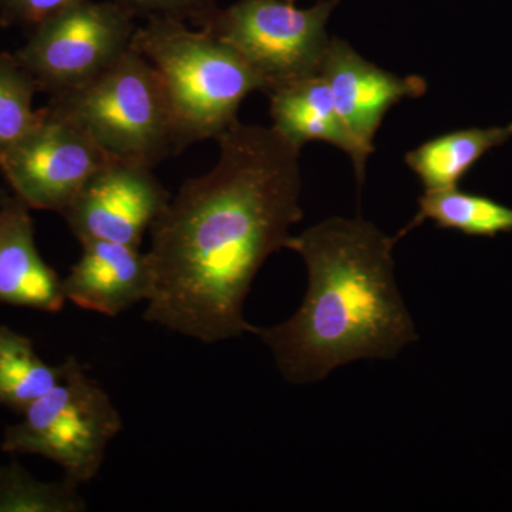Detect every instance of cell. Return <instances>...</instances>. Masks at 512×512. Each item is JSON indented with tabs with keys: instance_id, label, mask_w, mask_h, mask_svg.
<instances>
[{
	"instance_id": "6da1fadb",
	"label": "cell",
	"mask_w": 512,
	"mask_h": 512,
	"mask_svg": "<svg viewBox=\"0 0 512 512\" xmlns=\"http://www.w3.org/2000/svg\"><path fill=\"white\" fill-rule=\"evenodd\" d=\"M220 156L190 178L151 227L153 292L144 319L202 343L251 333L244 303L266 259L302 220L301 147L241 121Z\"/></svg>"
},
{
	"instance_id": "7a4b0ae2",
	"label": "cell",
	"mask_w": 512,
	"mask_h": 512,
	"mask_svg": "<svg viewBox=\"0 0 512 512\" xmlns=\"http://www.w3.org/2000/svg\"><path fill=\"white\" fill-rule=\"evenodd\" d=\"M397 241L360 217L291 235L286 248L308 274L305 298L285 322L251 330L289 383L320 382L356 360L394 359L419 338L394 278Z\"/></svg>"
},
{
	"instance_id": "3957f363",
	"label": "cell",
	"mask_w": 512,
	"mask_h": 512,
	"mask_svg": "<svg viewBox=\"0 0 512 512\" xmlns=\"http://www.w3.org/2000/svg\"><path fill=\"white\" fill-rule=\"evenodd\" d=\"M133 46L157 70L185 147L217 140L237 123L248 94L265 93L264 80L239 53L183 20L148 19Z\"/></svg>"
},
{
	"instance_id": "277c9868",
	"label": "cell",
	"mask_w": 512,
	"mask_h": 512,
	"mask_svg": "<svg viewBox=\"0 0 512 512\" xmlns=\"http://www.w3.org/2000/svg\"><path fill=\"white\" fill-rule=\"evenodd\" d=\"M47 104L123 163L154 168L185 148L163 82L134 46L92 82Z\"/></svg>"
},
{
	"instance_id": "5b68a950",
	"label": "cell",
	"mask_w": 512,
	"mask_h": 512,
	"mask_svg": "<svg viewBox=\"0 0 512 512\" xmlns=\"http://www.w3.org/2000/svg\"><path fill=\"white\" fill-rule=\"evenodd\" d=\"M62 365V379L30 404L20 423L6 429L2 448L45 457L80 487L99 474L123 420L109 394L90 379L76 357H66Z\"/></svg>"
},
{
	"instance_id": "8992f818",
	"label": "cell",
	"mask_w": 512,
	"mask_h": 512,
	"mask_svg": "<svg viewBox=\"0 0 512 512\" xmlns=\"http://www.w3.org/2000/svg\"><path fill=\"white\" fill-rule=\"evenodd\" d=\"M329 3L299 9L285 0H239L204 20L264 80L265 93L318 74L330 39Z\"/></svg>"
},
{
	"instance_id": "52a82bcc",
	"label": "cell",
	"mask_w": 512,
	"mask_h": 512,
	"mask_svg": "<svg viewBox=\"0 0 512 512\" xmlns=\"http://www.w3.org/2000/svg\"><path fill=\"white\" fill-rule=\"evenodd\" d=\"M134 16L114 0H82L30 30L15 56L50 97L92 82L133 46Z\"/></svg>"
},
{
	"instance_id": "ba28073f",
	"label": "cell",
	"mask_w": 512,
	"mask_h": 512,
	"mask_svg": "<svg viewBox=\"0 0 512 512\" xmlns=\"http://www.w3.org/2000/svg\"><path fill=\"white\" fill-rule=\"evenodd\" d=\"M116 161L76 121L46 104L28 133L0 154V171L30 210L63 214L84 185Z\"/></svg>"
},
{
	"instance_id": "9c48e42d",
	"label": "cell",
	"mask_w": 512,
	"mask_h": 512,
	"mask_svg": "<svg viewBox=\"0 0 512 512\" xmlns=\"http://www.w3.org/2000/svg\"><path fill=\"white\" fill-rule=\"evenodd\" d=\"M171 201V194L146 165L116 161L99 171L63 212L74 237L141 247Z\"/></svg>"
},
{
	"instance_id": "30bf717a",
	"label": "cell",
	"mask_w": 512,
	"mask_h": 512,
	"mask_svg": "<svg viewBox=\"0 0 512 512\" xmlns=\"http://www.w3.org/2000/svg\"><path fill=\"white\" fill-rule=\"evenodd\" d=\"M328 83L343 123L367 157L387 111L427 92L419 76H397L369 62L345 40L330 39L319 70Z\"/></svg>"
},
{
	"instance_id": "8fae6325",
	"label": "cell",
	"mask_w": 512,
	"mask_h": 512,
	"mask_svg": "<svg viewBox=\"0 0 512 512\" xmlns=\"http://www.w3.org/2000/svg\"><path fill=\"white\" fill-rule=\"evenodd\" d=\"M82 248V258L62 279L66 301L109 318L148 302L153 271L140 248L100 239L83 242Z\"/></svg>"
},
{
	"instance_id": "7c38bea8",
	"label": "cell",
	"mask_w": 512,
	"mask_h": 512,
	"mask_svg": "<svg viewBox=\"0 0 512 512\" xmlns=\"http://www.w3.org/2000/svg\"><path fill=\"white\" fill-rule=\"evenodd\" d=\"M30 208L18 197L0 202V303L57 313L62 278L37 251Z\"/></svg>"
},
{
	"instance_id": "4fadbf2b",
	"label": "cell",
	"mask_w": 512,
	"mask_h": 512,
	"mask_svg": "<svg viewBox=\"0 0 512 512\" xmlns=\"http://www.w3.org/2000/svg\"><path fill=\"white\" fill-rule=\"evenodd\" d=\"M271 101L272 127L295 146L325 141L340 148L352 160L357 183L366 177L369 157L360 150L343 123L328 83L320 73L276 87L266 93Z\"/></svg>"
},
{
	"instance_id": "5bb4252c",
	"label": "cell",
	"mask_w": 512,
	"mask_h": 512,
	"mask_svg": "<svg viewBox=\"0 0 512 512\" xmlns=\"http://www.w3.org/2000/svg\"><path fill=\"white\" fill-rule=\"evenodd\" d=\"M511 137L508 126L453 131L414 148L404 160L424 191L451 190L484 154Z\"/></svg>"
},
{
	"instance_id": "9a60e30c",
	"label": "cell",
	"mask_w": 512,
	"mask_h": 512,
	"mask_svg": "<svg viewBox=\"0 0 512 512\" xmlns=\"http://www.w3.org/2000/svg\"><path fill=\"white\" fill-rule=\"evenodd\" d=\"M424 221L474 237H495L512 231V208L458 188L424 191L419 198V211L402 235Z\"/></svg>"
},
{
	"instance_id": "2e32d148",
	"label": "cell",
	"mask_w": 512,
	"mask_h": 512,
	"mask_svg": "<svg viewBox=\"0 0 512 512\" xmlns=\"http://www.w3.org/2000/svg\"><path fill=\"white\" fill-rule=\"evenodd\" d=\"M63 365L50 366L32 340L0 326V406L23 413L59 383Z\"/></svg>"
},
{
	"instance_id": "e0dca14e",
	"label": "cell",
	"mask_w": 512,
	"mask_h": 512,
	"mask_svg": "<svg viewBox=\"0 0 512 512\" xmlns=\"http://www.w3.org/2000/svg\"><path fill=\"white\" fill-rule=\"evenodd\" d=\"M86 501L79 485L64 478L60 483H39L18 466L0 470V512H83Z\"/></svg>"
},
{
	"instance_id": "ac0fdd59",
	"label": "cell",
	"mask_w": 512,
	"mask_h": 512,
	"mask_svg": "<svg viewBox=\"0 0 512 512\" xmlns=\"http://www.w3.org/2000/svg\"><path fill=\"white\" fill-rule=\"evenodd\" d=\"M37 92L39 87L18 57L0 53V154L18 143L35 123Z\"/></svg>"
},
{
	"instance_id": "d6986e66",
	"label": "cell",
	"mask_w": 512,
	"mask_h": 512,
	"mask_svg": "<svg viewBox=\"0 0 512 512\" xmlns=\"http://www.w3.org/2000/svg\"><path fill=\"white\" fill-rule=\"evenodd\" d=\"M131 15L147 19H198L201 22L210 18L215 0H114Z\"/></svg>"
},
{
	"instance_id": "ffe728a7",
	"label": "cell",
	"mask_w": 512,
	"mask_h": 512,
	"mask_svg": "<svg viewBox=\"0 0 512 512\" xmlns=\"http://www.w3.org/2000/svg\"><path fill=\"white\" fill-rule=\"evenodd\" d=\"M82 0H0V20L30 30Z\"/></svg>"
},
{
	"instance_id": "44dd1931",
	"label": "cell",
	"mask_w": 512,
	"mask_h": 512,
	"mask_svg": "<svg viewBox=\"0 0 512 512\" xmlns=\"http://www.w3.org/2000/svg\"><path fill=\"white\" fill-rule=\"evenodd\" d=\"M8 198V195H6L5 191L0 190V202H3Z\"/></svg>"
},
{
	"instance_id": "7402d4cb",
	"label": "cell",
	"mask_w": 512,
	"mask_h": 512,
	"mask_svg": "<svg viewBox=\"0 0 512 512\" xmlns=\"http://www.w3.org/2000/svg\"><path fill=\"white\" fill-rule=\"evenodd\" d=\"M508 128H510L511 133H512V123L510 124V126H508Z\"/></svg>"
}]
</instances>
